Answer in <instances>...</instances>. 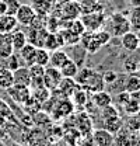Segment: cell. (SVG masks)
Returning <instances> with one entry per match:
<instances>
[{"instance_id":"ee69618b","label":"cell","mask_w":140,"mask_h":146,"mask_svg":"<svg viewBox=\"0 0 140 146\" xmlns=\"http://www.w3.org/2000/svg\"><path fill=\"white\" fill-rule=\"evenodd\" d=\"M0 146H4V143H3V142H0Z\"/></svg>"},{"instance_id":"ab89813d","label":"cell","mask_w":140,"mask_h":146,"mask_svg":"<svg viewBox=\"0 0 140 146\" xmlns=\"http://www.w3.org/2000/svg\"><path fill=\"white\" fill-rule=\"evenodd\" d=\"M67 1H70V0H56V4L60 7L62 4H65V3H67Z\"/></svg>"},{"instance_id":"1f68e13d","label":"cell","mask_w":140,"mask_h":146,"mask_svg":"<svg viewBox=\"0 0 140 146\" xmlns=\"http://www.w3.org/2000/svg\"><path fill=\"white\" fill-rule=\"evenodd\" d=\"M118 110L115 108L112 104L106 106L104 108H101V117H102V121L104 119H108V118H112V117H118Z\"/></svg>"},{"instance_id":"f6af8a7d","label":"cell","mask_w":140,"mask_h":146,"mask_svg":"<svg viewBox=\"0 0 140 146\" xmlns=\"http://www.w3.org/2000/svg\"><path fill=\"white\" fill-rule=\"evenodd\" d=\"M13 146H20V145H17V143H14V145H13Z\"/></svg>"},{"instance_id":"9a60e30c","label":"cell","mask_w":140,"mask_h":146,"mask_svg":"<svg viewBox=\"0 0 140 146\" xmlns=\"http://www.w3.org/2000/svg\"><path fill=\"white\" fill-rule=\"evenodd\" d=\"M79 87H80V86L77 84V82H76L73 77H62V80H60V83H59V86H57V89L62 91L66 97L71 96Z\"/></svg>"},{"instance_id":"ac0fdd59","label":"cell","mask_w":140,"mask_h":146,"mask_svg":"<svg viewBox=\"0 0 140 146\" xmlns=\"http://www.w3.org/2000/svg\"><path fill=\"white\" fill-rule=\"evenodd\" d=\"M67 59H69V55L66 54L65 51H62V49L57 48V49H55V51H51V55H49V65L59 69Z\"/></svg>"},{"instance_id":"d6a6232c","label":"cell","mask_w":140,"mask_h":146,"mask_svg":"<svg viewBox=\"0 0 140 146\" xmlns=\"http://www.w3.org/2000/svg\"><path fill=\"white\" fill-rule=\"evenodd\" d=\"M6 4V14H16L17 9L20 7V1L18 0H3Z\"/></svg>"},{"instance_id":"4fadbf2b","label":"cell","mask_w":140,"mask_h":146,"mask_svg":"<svg viewBox=\"0 0 140 146\" xmlns=\"http://www.w3.org/2000/svg\"><path fill=\"white\" fill-rule=\"evenodd\" d=\"M123 90L129 94H136L140 91V74L139 73H129V76L125 79Z\"/></svg>"},{"instance_id":"ffe728a7","label":"cell","mask_w":140,"mask_h":146,"mask_svg":"<svg viewBox=\"0 0 140 146\" xmlns=\"http://www.w3.org/2000/svg\"><path fill=\"white\" fill-rule=\"evenodd\" d=\"M59 70L62 73V76L63 77H76V74L79 72V65L73 60V59H67L60 68H59Z\"/></svg>"},{"instance_id":"7402d4cb","label":"cell","mask_w":140,"mask_h":146,"mask_svg":"<svg viewBox=\"0 0 140 146\" xmlns=\"http://www.w3.org/2000/svg\"><path fill=\"white\" fill-rule=\"evenodd\" d=\"M52 1L51 0H32V9L38 16H45L51 11Z\"/></svg>"},{"instance_id":"5bb4252c","label":"cell","mask_w":140,"mask_h":146,"mask_svg":"<svg viewBox=\"0 0 140 146\" xmlns=\"http://www.w3.org/2000/svg\"><path fill=\"white\" fill-rule=\"evenodd\" d=\"M112 101H114V98H112V96H111L108 91L100 90V91L92 93V103H94V106L98 107V108H104L106 106L112 104Z\"/></svg>"},{"instance_id":"6da1fadb","label":"cell","mask_w":140,"mask_h":146,"mask_svg":"<svg viewBox=\"0 0 140 146\" xmlns=\"http://www.w3.org/2000/svg\"><path fill=\"white\" fill-rule=\"evenodd\" d=\"M130 31V23L129 18L125 17L122 13H115L112 17L109 18L108 23V33L114 36H121L125 33Z\"/></svg>"},{"instance_id":"74e56055","label":"cell","mask_w":140,"mask_h":146,"mask_svg":"<svg viewBox=\"0 0 140 146\" xmlns=\"http://www.w3.org/2000/svg\"><path fill=\"white\" fill-rule=\"evenodd\" d=\"M6 41H11V33H0V44Z\"/></svg>"},{"instance_id":"e575fe53","label":"cell","mask_w":140,"mask_h":146,"mask_svg":"<svg viewBox=\"0 0 140 146\" xmlns=\"http://www.w3.org/2000/svg\"><path fill=\"white\" fill-rule=\"evenodd\" d=\"M125 70L127 73H135L137 69H139V63L136 62V60H132V59H127V60H125Z\"/></svg>"},{"instance_id":"bcb514c9","label":"cell","mask_w":140,"mask_h":146,"mask_svg":"<svg viewBox=\"0 0 140 146\" xmlns=\"http://www.w3.org/2000/svg\"><path fill=\"white\" fill-rule=\"evenodd\" d=\"M139 66H140V63H139ZM139 69H140V68H139Z\"/></svg>"},{"instance_id":"d6986e66","label":"cell","mask_w":140,"mask_h":146,"mask_svg":"<svg viewBox=\"0 0 140 146\" xmlns=\"http://www.w3.org/2000/svg\"><path fill=\"white\" fill-rule=\"evenodd\" d=\"M27 42H28V41H27V34H25L24 31L17 30V28H16L14 31H11V45H13L14 52L20 51Z\"/></svg>"},{"instance_id":"4dcf8cb0","label":"cell","mask_w":140,"mask_h":146,"mask_svg":"<svg viewBox=\"0 0 140 146\" xmlns=\"http://www.w3.org/2000/svg\"><path fill=\"white\" fill-rule=\"evenodd\" d=\"M13 52H14V49H13L11 41H6V42L0 44V58L6 59V58H9Z\"/></svg>"},{"instance_id":"8fae6325","label":"cell","mask_w":140,"mask_h":146,"mask_svg":"<svg viewBox=\"0 0 140 146\" xmlns=\"http://www.w3.org/2000/svg\"><path fill=\"white\" fill-rule=\"evenodd\" d=\"M35 51H36V46H34V45L30 44V42H27L20 51H17L18 56H20V59H21V62H22L24 66H30V65L34 63Z\"/></svg>"},{"instance_id":"7a4b0ae2","label":"cell","mask_w":140,"mask_h":146,"mask_svg":"<svg viewBox=\"0 0 140 146\" xmlns=\"http://www.w3.org/2000/svg\"><path fill=\"white\" fill-rule=\"evenodd\" d=\"M80 20L83 21L87 31L101 30V27L105 24L104 11H92V13H87V14H81Z\"/></svg>"},{"instance_id":"9c48e42d","label":"cell","mask_w":140,"mask_h":146,"mask_svg":"<svg viewBox=\"0 0 140 146\" xmlns=\"http://www.w3.org/2000/svg\"><path fill=\"white\" fill-rule=\"evenodd\" d=\"M94 146H114V133L106 131L105 128L95 129L91 135Z\"/></svg>"},{"instance_id":"836d02e7","label":"cell","mask_w":140,"mask_h":146,"mask_svg":"<svg viewBox=\"0 0 140 146\" xmlns=\"http://www.w3.org/2000/svg\"><path fill=\"white\" fill-rule=\"evenodd\" d=\"M116 79H118V73L114 72V70H106L102 73V80H104L105 84H112Z\"/></svg>"},{"instance_id":"8d00e7d4","label":"cell","mask_w":140,"mask_h":146,"mask_svg":"<svg viewBox=\"0 0 140 146\" xmlns=\"http://www.w3.org/2000/svg\"><path fill=\"white\" fill-rule=\"evenodd\" d=\"M130 96H132V94H129L127 91L123 90V91H119V93L115 96V100H116L119 104H122V106H123V104H125V103L129 100V97H130Z\"/></svg>"},{"instance_id":"60d3db41","label":"cell","mask_w":140,"mask_h":146,"mask_svg":"<svg viewBox=\"0 0 140 146\" xmlns=\"http://www.w3.org/2000/svg\"><path fill=\"white\" fill-rule=\"evenodd\" d=\"M130 4L135 7V6H140V0H130Z\"/></svg>"},{"instance_id":"ba28073f","label":"cell","mask_w":140,"mask_h":146,"mask_svg":"<svg viewBox=\"0 0 140 146\" xmlns=\"http://www.w3.org/2000/svg\"><path fill=\"white\" fill-rule=\"evenodd\" d=\"M136 141V132L130 131V129H125L122 128L114 135V145L115 146H133Z\"/></svg>"},{"instance_id":"83f0119b","label":"cell","mask_w":140,"mask_h":146,"mask_svg":"<svg viewBox=\"0 0 140 146\" xmlns=\"http://www.w3.org/2000/svg\"><path fill=\"white\" fill-rule=\"evenodd\" d=\"M20 66H24V65H22V62H21L18 54H14V52H13L9 58H6V68H7V69L16 70V69L20 68Z\"/></svg>"},{"instance_id":"4316f807","label":"cell","mask_w":140,"mask_h":146,"mask_svg":"<svg viewBox=\"0 0 140 146\" xmlns=\"http://www.w3.org/2000/svg\"><path fill=\"white\" fill-rule=\"evenodd\" d=\"M31 96L34 97L36 101L39 103H45L51 98V90H48L45 86L39 87V89H35L34 91H31Z\"/></svg>"},{"instance_id":"44dd1931","label":"cell","mask_w":140,"mask_h":146,"mask_svg":"<svg viewBox=\"0 0 140 146\" xmlns=\"http://www.w3.org/2000/svg\"><path fill=\"white\" fill-rule=\"evenodd\" d=\"M14 79H13V70L4 68H0V89L7 90L10 86H13Z\"/></svg>"},{"instance_id":"b9f144b4","label":"cell","mask_w":140,"mask_h":146,"mask_svg":"<svg viewBox=\"0 0 140 146\" xmlns=\"http://www.w3.org/2000/svg\"><path fill=\"white\" fill-rule=\"evenodd\" d=\"M133 146H140V138H136V141H135V145Z\"/></svg>"},{"instance_id":"2e32d148","label":"cell","mask_w":140,"mask_h":146,"mask_svg":"<svg viewBox=\"0 0 140 146\" xmlns=\"http://www.w3.org/2000/svg\"><path fill=\"white\" fill-rule=\"evenodd\" d=\"M18 27V23L13 14L0 16V33H11Z\"/></svg>"},{"instance_id":"cb8c5ba5","label":"cell","mask_w":140,"mask_h":146,"mask_svg":"<svg viewBox=\"0 0 140 146\" xmlns=\"http://www.w3.org/2000/svg\"><path fill=\"white\" fill-rule=\"evenodd\" d=\"M123 110L127 115H137L140 112V103L135 96H130L129 100L123 104Z\"/></svg>"},{"instance_id":"f35d334b","label":"cell","mask_w":140,"mask_h":146,"mask_svg":"<svg viewBox=\"0 0 140 146\" xmlns=\"http://www.w3.org/2000/svg\"><path fill=\"white\" fill-rule=\"evenodd\" d=\"M3 14H6V4L3 0H0V16H3Z\"/></svg>"},{"instance_id":"d590c367","label":"cell","mask_w":140,"mask_h":146,"mask_svg":"<svg viewBox=\"0 0 140 146\" xmlns=\"http://www.w3.org/2000/svg\"><path fill=\"white\" fill-rule=\"evenodd\" d=\"M133 118H130L127 121V129L136 132V131H140V118H136V115H132Z\"/></svg>"},{"instance_id":"52a82bcc","label":"cell","mask_w":140,"mask_h":146,"mask_svg":"<svg viewBox=\"0 0 140 146\" xmlns=\"http://www.w3.org/2000/svg\"><path fill=\"white\" fill-rule=\"evenodd\" d=\"M9 96L13 98V101H16L18 104H24L30 100L31 97V89L27 86H18V84H13L7 89Z\"/></svg>"},{"instance_id":"277c9868","label":"cell","mask_w":140,"mask_h":146,"mask_svg":"<svg viewBox=\"0 0 140 146\" xmlns=\"http://www.w3.org/2000/svg\"><path fill=\"white\" fill-rule=\"evenodd\" d=\"M81 16V9L77 0H70L67 3L60 6V18L62 20H67V21H73L77 20Z\"/></svg>"},{"instance_id":"603a6c76","label":"cell","mask_w":140,"mask_h":146,"mask_svg":"<svg viewBox=\"0 0 140 146\" xmlns=\"http://www.w3.org/2000/svg\"><path fill=\"white\" fill-rule=\"evenodd\" d=\"M49 55L51 52L46 49V48H44V46H39V48H36V51H35V59H34V63L36 65H41V66H48L49 65Z\"/></svg>"},{"instance_id":"30bf717a","label":"cell","mask_w":140,"mask_h":146,"mask_svg":"<svg viewBox=\"0 0 140 146\" xmlns=\"http://www.w3.org/2000/svg\"><path fill=\"white\" fill-rule=\"evenodd\" d=\"M121 44H122L123 48L126 51H129V52H133V51L139 49L140 48L139 34L136 31H132V30L125 33L123 35H121Z\"/></svg>"},{"instance_id":"484cf974","label":"cell","mask_w":140,"mask_h":146,"mask_svg":"<svg viewBox=\"0 0 140 146\" xmlns=\"http://www.w3.org/2000/svg\"><path fill=\"white\" fill-rule=\"evenodd\" d=\"M129 23H130V30L132 31H140V6H135L130 11L129 16Z\"/></svg>"},{"instance_id":"5b68a950","label":"cell","mask_w":140,"mask_h":146,"mask_svg":"<svg viewBox=\"0 0 140 146\" xmlns=\"http://www.w3.org/2000/svg\"><path fill=\"white\" fill-rule=\"evenodd\" d=\"M62 73L57 68H53V66H49V68H45V72H44V76H42V80H44V86L48 89V90H55L60 80H62Z\"/></svg>"},{"instance_id":"d4e9b609","label":"cell","mask_w":140,"mask_h":146,"mask_svg":"<svg viewBox=\"0 0 140 146\" xmlns=\"http://www.w3.org/2000/svg\"><path fill=\"white\" fill-rule=\"evenodd\" d=\"M123 122L121 119V117H112V118H108V119H104V128L106 131H109L111 133H116L121 128H122Z\"/></svg>"},{"instance_id":"f1b7e54d","label":"cell","mask_w":140,"mask_h":146,"mask_svg":"<svg viewBox=\"0 0 140 146\" xmlns=\"http://www.w3.org/2000/svg\"><path fill=\"white\" fill-rule=\"evenodd\" d=\"M71 97H73L74 103H76V104H80V106H84V104L88 101L87 90H84L83 87H79L77 90L71 94Z\"/></svg>"},{"instance_id":"7bdbcfd3","label":"cell","mask_w":140,"mask_h":146,"mask_svg":"<svg viewBox=\"0 0 140 146\" xmlns=\"http://www.w3.org/2000/svg\"><path fill=\"white\" fill-rule=\"evenodd\" d=\"M132 96H135V97L139 100V103H140V91H139V93H136V94H132Z\"/></svg>"},{"instance_id":"8992f818","label":"cell","mask_w":140,"mask_h":146,"mask_svg":"<svg viewBox=\"0 0 140 146\" xmlns=\"http://www.w3.org/2000/svg\"><path fill=\"white\" fill-rule=\"evenodd\" d=\"M104 86H105V83H104V80H102V74L94 72V70H91L90 74L87 76V79L80 84V87H83L84 90H87V91H91V93L104 90Z\"/></svg>"},{"instance_id":"3957f363","label":"cell","mask_w":140,"mask_h":146,"mask_svg":"<svg viewBox=\"0 0 140 146\" xmlns=\"http://www.w3.org/2000/svg\"><path fill=\"white\" fill-rule=\"evenodd\" d=\"M14 17L17 20L18 25H24V27H30L31 23L34 21V18L36 17V13L32 9V6L30 4H20V7L17 9Z\"/></svg>"},{"instance_id":"e0dca14e","label":"cell","mask_w":140,"mask_h":146,"mask_svg":"<svg viewBox=\"0 0 140 146\" xmlns=\"http://www.w3.org/2000/svg\"><path fill=\"white\" fill-rule=\"evenodd\" d=\"M81 9V14H87L92 11H104V7L101 6L100 0H77Z\"/></svg>"},{"instance_id":"f546056e","label":"cell","mask_w":140,"mask_h":146,"mask_svg":"<svg viewBox=\"0 0 140 146\" xmlns=\"http://www.w3.org/2000/svg\"><path fill=\"white\" fill-rule=\"evenodd\" d=\"M28 70H30L31 79H42L44 72H45V66H41V65L32 63V65L28 66Z\"/></svg>"},{"instance_id":"7c38bea8","label":"cell","mask_w":140,"mask_h":146,"mask_svg":"<svg viewBox=\"0 0 140 146\" xmlns=\"http://www.w3.org/2000/svg\"><path fill=\"white\" fill-rule=\"evenodd\" d=\"M13 79H14V83H13V84H18V86H27V87H30L31 76H30L28 66H20L18 69L13 70Z\"/></svg>"}]
</instances>
